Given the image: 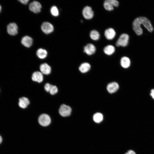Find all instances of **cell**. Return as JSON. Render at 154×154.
I'll list each match as a JSON object with an SVG mask.
<instances>
[{"label":"cell","instance_id":"cell-5","mask_svg":"<svg viewBox=\"0 0 154 154\" xmlns=\"http://www.w3.org/2000/svg\"><path fill=\"white\" fill-rule=\"evenodd\" d=\"M59 113L62 116L67 117L69 116L71 113L72 109L69 106L65 104L62 105L59 109Z\"/></svg>","mask_w":154,"mask_h":154},{"label":"cell","instance_id":"cell-22","mask_svg":"<svg viewBox=\"0 0 154 154\" xmlns=\"http://www.w3.org/2000/svg\"><path fill=\"white\" fill-rule=\"evenodd\" d=\"M90 38L93 40H96L100 38V35L98 32L97 31L94 30L92 31L90 34Z\"/></svg>","mask_w":154,"mask_h":154},{"label":"cell","instance_id":"cell-10","mask_svg":"<svg viewBox=\"0 0 154 154\" xmlns=\"http://www.w3.org/2000/svg\"><path fill=\"white\" fill-rule=\"evenodd\" d=\"M96 51L95 46L91 43H88L85 46L84 48V52L88 55H92L94 54Z\"/></svg>","mask_w":154,"mask_h":154},{"label":"cell","instance_id":"cell-1","mask_svg":"<svg viewBox=\"0 0 154 154\" xmlns=\"http://www.w3.org/2000/svg\"><path fill=\"white\" fill-rule=\"evenodd\" d=\"M129 39V35L126 33L121 34L116 43V45L117 46H121L125 47L128 44Z\"/></svg>","mask_w":154,"mask_h":154},{"label":"cell","instance_id":"cell-31","mask_svg":"<svg viewBox=\"0 0 154 154\" xmlns=\"http://www.w3.org/2000/svg\"><path fill=\"white\" fill-rule=\"evenodd\" d=\"M2 141V138L1 136L0 135V144L1 143Z\"/></svg>","mask_w":154,"mask_h":154},{"label":"cell","instance_id":"cell-3","mask_svg":"<svg viewBox=\"0 0 154 154\" xmlns=\"http://www.w3.org/2000/svg\"><path fill=\"white\" fill-rule=\"evenodd\" d=\"M139 17L141 24L149 32H152L153 30V28L150 21L144 17Z\"/></svg>","mask_w":154,"mask_h":154},{"label":"cell","instance_id":"cell-30","mask_svg":"<svg viewBox=\"0 0 154 154\" xmlns=\"http://www.w3.org/2000/svg\"><path fill=\"white\" fill-rule=\"evenodd\" d=\"M125 154H136V153L134 151L130 150L128 151Z\"/></svg>","mask_w":154,"mask_h":154},{"label":"cell","instance_id":"cell-18","mask_svg":"<svg viewBox=\"0 0 154 154\" xmlns=\"http://www.w3.org/2000/svg\"><path fill=\"white\" fill-rule=\"evenodd\" d=\"M104 53L107 55H110L113 54L115 52V48L113 45H108L106 46L104 48Z\"/></svg>","mask_w":154,"mask_h":154},{"label":"cell","instance_id":"cell-16","mask_svg":"<svg viewBox=\"0 0 154 154\" xmlns=\"http://www.w3.org/2000/svg\"><path fill=\"white\" fill-rule=\"evenodd\" d=\"M120 64L121 66L124 68H128L131 64V61L129 58L126 56L122 57L120 60Z\"/></svg>","mask_w":154,"mask_h":154},{"label":"cell","instance_id":"cell-17","mask_svg":"<svg viewBox=\"0 0 154 154\" xmlns=\"http://www.w3.org/2000/svg\"><path fill=\"white\" fill-rule=\"evenodd\" d=\"M29 103V100L27 98L22 97L19 99L18 104L20 108L24 109L27 107Z\"/></svg>","mask_w":154,"mask_h":154},{"label":"cell","instance_id":"cell-19","mask_svg":"<svg viewBox=\"0 0 154 154\" xmlns=\"http://www.w3.org/2000/svg\"><path fill=\"white\" fill-rule=\"evenodd\" d=\"M90 64L87 62L82 64L79 67V70L82 73H84L88 72L90 68Z\"/></svg>","mask_w":154,"mask_h":154},{"label":"cell","instance_id":"cell-28","mask_svg":"<svg viewBox=\"0 0 154 154\" xmlns=\"http://www.w3.org/2000/svg\"><path fill=\"white\" fill-rule=\"evenodd\" d=\"M150 95L152 98L154 100V88L150 90Z\"/></svg>","mask_w":154,"mask_h":154},{"label":"cell","instance_id":"cell-26","mask_svg":"<svg viewBox=\"0 0 154 154\" xmlns=\"http://www.w3.org/2000/svg\"><path fill=\"white\" fill-rule=\"evenodd\" d=\"M107 1L114 7H117L118 6L119 3L118 1L116 0H107Z\"/></svg>","mask_w":154,"mask_h":154},{"label":"cell","instance_id":"cell-12","mask_svg":"<svg viewBox=\"0 0 154 154\" xmlns=\"http://www.w3.org/2000/svg\"><path fill=\"white\" fill-rule=\"evenodd\" d=\"M119 86L116 82H113L108 84L107 89L109 92L112 93L116 92L119 89Z\"/></svg>","mask_w":154,"mask_h":154},{"label":"cell","instance_id":"cell-14","mask_svg":"<svg viewBox=\"0 0 154 154\" xmlns=\"http://www.w3.org/2000/svg\"><path fill=\"white\" fill-rule=\"evenodd\" d=\"M40 69L41 73L44 74H49L51 71L50 67L46 63L41 64L40 66Z\"/></svg>","mask_w":154,"mask_h":154},{"label":"cell","instance_id":"cell-11","mask_svg":"<svg viewBox=\"0 0 154 154\" xmlns=\"http://www.w3.org/2000/svg\"><path fill=\"white\" fill-rule=\"evenodd\" d=\"M116 32L112 28H110L106 29L104 32L105 37L108 40L113 39L115 37Z\"/></svg>","mask_w":154,"mask_h":154},{"label":"cell","instance_id":"cell-20","mask_svg":"<svg viewBox=\"0 0 154 154\" xmlns=\"http://www.w3.org/2000/svg\"><path fill=\"white\" fill-rule=\"evenodd\" d=\"M47 54V51L41 48L38 49L37 52V56L40 59H44L46 57Z\"/></svg>","mask_w":154,"mask_h":154},{"label":"cell","instance_id":"cell-21","mask_svg":"<svg viewBox=\"0 0 154 154\" xmlns=\"http://www.w3.org/2000/svg\"><path fill=\"white\" fill-rule=\"evenodd\" d=\"M103 119V115L101 113L97 112L93 116V119L94 121L97 123L101 122Z\"/></svg>","mask_w":154,"mask_h":154},{"label":"cell","instance_id":"cell-23","mask_svg":"<svg viewBox=\"0 0 154 154\" xmlns=\"http://www.w3.org/2000/svg\"><path fill=\"white\" fill-rule=\"evenodd\" d=\"M104 8L107 11H111L113 10L114 9V7L108 2L107 0L104 1Z\"/></svg>","mask_w":154,"mask_h":154},{"label":"cell","instance_id":"cell-6","mask_svg":"<svg viewBox=\"0 0 154 154\" xmlns=\"http://www.w3.org/2000/svg\"><path fill=\"white\" fill-rule=\"evenodd\" d=\"M82 14L84 17L86 19H92L94 15L93 11L91 7L86 6L83 8Z\"/></svg>","mask_w":154,"mask_h":154},{"label":"cell","instance_id":"cell-15","mask_svg":"<svg viewBox=\"0 0 154 154\" xmlns=\"http://www.w3.org/2000/svg\"><path fill=\"white\" fill-rule=\"evenodd\" d=\"M32 79L34 81L40 83L43 80V76L41 72L36 71L33 73Z\"/></svg>","mask_w":154,"mask_h":154},{"label":"cell","instance_id":"cell-24","mask_svg":"<svg viewBox=\"0 0 154 154\" xmlns=\"http://www.w3.org/2000/svg\"><path fill=\"white\" fill-rule=\"evenodd\" d=\"M51 14L53 16L56 17L59 15V11L57 8L55 6H52L50 10Z\"/></svg>","mask_w":154,"mask_h":154},{"label":"cell","instance_id":"cell-4","mask_svg":"<svg viewBox=\"0 0 154 154\" xmlns=\"http://www.w3.org/2000/svg\"><path fill=\"white\" fill-rule=\"evenodd\" d=\"M39 123L43 126H46L49 125L51 122V119L50 116L46 114L41 115L38 118Z\"/></svg>","mask_w":154,"mask_h":154},{"label":"cell","instance_id":"cell-27","mask_svg":"<svg viewBox=\"0 0 154 154\" xmlns=\"http://www.w3.org/2000/svg\"><path fill=\"white\" fill-rule=\"evenodd\" d=\"M52 85L48 83H46L44 86L45 90L47 92H49Z\"/></svg>","mask_w":154,"mask_h":154},{"label":"cell","instance_id":"cell-29","mask_svg":"<svg viewBox=\"0 0 154 154\" xmlns=\"http://www.w3.org/2000/svg\"><path fill=\"white\" fill-rule=\"evenodd\" d=\"M19 1L21 3L25 5L27 4L29 1L28 0H20Z\"/></svg>","mask_w":154,"mask_h":154},{"label":"cell","instance_id":"cell-7","mask_svg":"<svg viewBox=\"0 0 154 154\" xmlns=\"http://www.w3.org/2000/svg\"><path fill=\"white\" fill-rule=\"evenodd\" d=\"M18 27L15 23H12L9 24L7 26V33L11 36H15L18 33Z\"/></svg>","mask_w":154,"mask_h":154},{"label":"cell","instance_id":"cell-13","mask_svg":"<svg viewBox=\"0 0 154 154\" xmlns=\"http://www.w3.org/2000/svg\"><path fill=\"white\" fill-rule=\"evenodd\" d=\"M33 40L29 36H26L22 38L21 40L22 44L25 46L29 47L33 44Z\"/></svg>","mask_w":154,"mask_h":154},{"label":"cell","instance_id":"cell-25","mask_svg":"<svg viewBox=\"0 0 154 154\" xmlns=\"http://www.w3.org/2000/svg\"><path fill=\"white\" fill-rule=\"evenodd\" d=\"M58 91L57 87L55 86H52L49 92L51 95H53L56 94Z\"/></svg>","mask_w":154,"mask_h":154},{"label":"cell","instance_id":"cell-9","mask_svg":"<svg viewBox=\"0 0 154 154\" xmlns=\"http://www.w3.org/2000/svg\"><path fill=\"white\" fill-rule=\"evenodd\" d=\"M41 8V5L39 2L36 1H33L29 5V9L30 10L35 13L40 12Z\"/></svg>","mask_w":154,"mask_h":154},{"label":"cell","instance_id":"cell-2","mask_svg":"<svg viewBox=\"0 0 154 154\" xmlns=\"http://www.w3.org/2000/svg\"><path fill=\"white\" fill-rule=\"evenodd\" d=\"M141 25V23L138 17L135 19L133 23L132 26L133 30L138 35H141L143 33Z\"/></svg>","mask_w":154,"mask_h":154},{"label":"cell","instance_id":"cell-8","mask_svg":"<svg viewBox=\"0 0 154 154\" xmlns=\"http://www.w3.org/2000/svg\"><path fill=\"white\" fill-rule=\"evenodd\" d=\"M41 29L45 33L48 34L52 32L54 30V27L50 23L45 22H44L41 26Z\"/></svg>","mask_w":154,"mask_h":154},{"label":"cell","instance_id":"cell-32","mask_svg":"<svg viewBox=\"0 0 154 154\" xmlns=\"http://www.w3.org/2000/svg\"><path fill=\"white\" fill-rule=\"evenodd\" d=\"M1 9H2L1 7V5H0V13L1 11Z\"/></svg>","mask_w":154,"mask_h":154}]
</instances>
